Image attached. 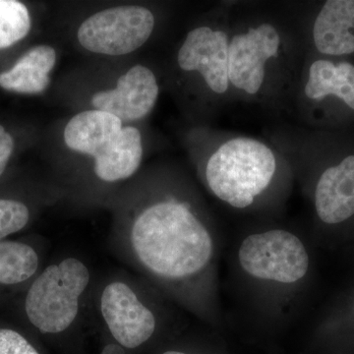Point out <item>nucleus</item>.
Wrapping results in <instances>:
<instances>
[{
	"label": "nucleus",
	"mask_w": 354,
	"mask_h": 354,
	"mask_svg": "<svg viewBox=\"0 0 354 354\" xmlns=\"http://www.w3.org/2000/svg\"><path fill=\"white\" fill-rule=\"evenodd\" d=\"M279 46L278 30L268 23L234 36L228 44L230 83L247 94H257L265 81L266 64L279 55Z\"/></svg>",
	"instance_id": "nucleus-6"
},
{
	"label": "nucleus",
	"mask_w": 354,
	"mask_h": 354,
	"mask_svg": "<svg viewBox=\"0 0 354 354\" xmlns=\"http://www.w3.org/2000/svg\"><path fill=\"white\" fill-rule=\"evenodd\" d=\"M228 38L221 30L203 26L188 32L177 55L184 71H197L216 94L227 92L228 78Z\"/></svg>",
	"instance_id": "nucleus-8"
},
{
	"label": "nucleus",
	"mask_w": 354,
	"mask_h": 354,
	"mask_svg": "<svg viewBox=\"0 0 354 354\" xmlns=\"http://www.w3.org/2000/svg\"><path fill=\"white\" fill-rule=\"evenodd\" d=\"M88 281V268L76 258H67L46 268L26 297L30 322L43 334H58L68 329L78 315L79 299Z\"/></svg>",
	"instance_id": "nucleus-3"
},
{
	"label": "nucleus",
	"mask_w": 354,
	"mask_h": 354,
	"mask_svg": "<svg viewBox=\"0 0 354 354\" xmlns=\"http://www.w3.org/2000/svg\"><path fill=\"white\" fill-rule=\"evenodd\" d=\"M143 158V144L139 130L123 127L111 145L95 158V176L106 183H115L138 171Z\"/></svg>",
	"instance_id": "nucleus-15"
},
{
	"label": "nucleus",
	"mask_w": 354,
	"mask_h": 354,
	"mask_svg": "<svg viewBox=\"0 0 354 354\" xmlns=\"http://www.w3.org/2000/svg\"><path fill=\"white\" fill-rule=\"evenodd\" d=\"M13 150L14 141L12 136L6 131V128L0 125V176L6 171Z\"/></svg>",
	"instance_id": "nucleus-20"
},
{
	"label": "nucleus",
	"mask_w": 354,
	"mask_h": 354,
	"mask_svg": "<svg viewBox=\"0 0 354 354\" xmlns=\"http://www.w3.org/2000/svg\"><path fill=\"white\" fill-rule=\"evenodd\" d=\"M29 218V209L23 203L0 199V241L23 230Z\"/></svg>",
	"instance_id": "nucleus-18"
},
{
	"label": "nucleus",
	"mask_w": 354,
	"mask_h": 354,
	"mask_svg": "<svg viewBox=\"0 0 354 354\" xmlns=\"http://www.w3.org/2000/svg\"><path fill=\"white\" fill-rule=\"evenodd\" d=\"M0 354H39L23 335L8 329H0Z\"/></svg>",
	"instance_id": "nucleus-19"
},
{
	"label": "nucleus",
	"mask_w": 354,
	"mask_h": 354,
	"mask_svg": "<svg viewBox=\"0 0 354 354\" xmlns=\"http://www.w3.org/2000/svg\"><path fill=\"white\" fill-rule=\"evenodd\" d=\"M237 256L247 276L276 285H295L309 270V255L304 242L285 230L248 235L241 242Z\"/></svg>",
	"instance_id": "nucleus-4"
},
{
	"label": "nucleus",
	"mask_w": 354,
	"mask_h": 354,
	"mask_svg": "<svg viewBox=\"0 0 354 354\" xmlns=\"http://www.w3.org/2000/svg\"><path fill=\"white\" fill-rule=\"evenodd\" d=\"M276 171V157L269 147L257 140L234 138L211 156L205 176L221 201L246 209L269 187Z\"/></svg>",
	"instance_id": "nucleus-2"
},
{
	"label": "nucleus",
	"mask_w": 354,
	"mask_h": 354,
	"mask_svg": "<svg viewBox=\"0 0 354 354\" xmlns=\"http://www.w3.org/2000/svg\"><path fill=\"white\" fill-rule=\"evenodd\" d=\"M102 354H125L123 348L118 344H109L102 351Z\"/></svg>",
	"instance_id": "nucleus-21"
},
{
	"label": "nucleus",
	"mask_w": 354,
	"mask_h": 354,
	"mask_svg": "<svg viewBox=\"0 0 354 354\" xmlns=\"http://www.w3.org/2000/svg\"><path fill=\"white\" fill-rule=\"evenodd\" d=\"M130 241L151 276L174 288L196 286L218 317L216 241L187 203L165 200L147 207L135 218Z\"/></svg>",
	"instance_id": "nucleus-1"
},
{
	"label": "nucleus",
	"mask_w": 354,
	"mask_h": 354,
	"mask_svg": "<svg viewBox=\"0 0 354 354\" xmlns=\"http://www.w3.org/2000/svg\"><path fill=\"white\" fill-rule=\"evenodd\" d=\"M158 97L157 78L152 70L135 65L118 79L113 90L93 95L95 109L113 114L121 121L142 120L152 111Z\"/></svg>",
	"instance_id": "nucleus-9"
},
{
	"label": "nucleus",
	"mask_w": 354,
	"mask_h": 354,
	"mask_svg": "<svg viewBox=\"0 0 354 354\" xmlns=\"http://www.w3.org/2000/svg\"><path fill=\"white\" fill-rule=\"evenodd\" d=\"M155 23V16L145 7L116 6L84 21L77 38L91 53L120 57L141 48L150 39Z\"/></svg>",
	"instance_id": "nucleus-5"
},
{
	"label": "nucleus",
	"mask_w": 354,
	"mask_h": 354,
	"mask_svg": "<svg viewBox=\"0 0 354 354\" xmlns=\"http://www.w3.org/2000/svg\"><path fill=\"white\" fill-rule=\"evenodd\" d=\"M164 354H186V353H180V351H167V353H165Z\"/></svg>",
	"instance_id": "nucleus-22"
},
{
	"label": "nucleus",
	"mask_w": 354,
	"mask_h": 354,
	"mask_svg": "<svg viewBox=\"0 0 354 354\" xmlns=\"http://www.w3.org/2000/svg\"><path fill=\"white\" fill-rule=\"evenodd\" d=\"M57 62L55 48L34 46L8 71L0 73V87L20 94H41L50 83V73Z\"/></svg>",
	"instance_id": "nucleus-14"
},
{
	"label": "nucleus",
	"mask_w": 354,
	"mask_h": 354,
	"mask_svg": "<svg viewBox=\"0 0 354 354\" xmlns=\"http://www.w3.org/2000/svg\"><path fill=\"white\" fill-rule=\"evenodd\" d=\"M39 257L31 246L20 242L0 241V283L16 285L34 276Z\"/></svg>",
	"instance_id": "nucleus-16"
},
{
	"label": "nucleus",
	"mask_w": 354,
	"mask_h": 354,
	"mask_svg": "<svg viewBox=\"0 0 354 354\" xmlns=\"http://www.w3.org/2000/svg\"><path fill=\"white\" fill-rule=\"evenodd\" d=\"M31 30L29 10L22 2L0 0V50L26 38Z\"/></svg>",
	"instance_id": "nucleus-17"
},
{
	"label": "nucleus",
	"mask_w": 354,
	"mask_h": 354,
	"mask_svg": "<svg viewBox=\"0 0 354 354\" xmlns=\"http://www.w3.org/2000/svg\"><path fill=\"white\" fill-rule=\"evenodd\" d=\"M305 95L317 102L335 99L354 113V64L330 58L315 60L309 68Z\"/></svg>",
	"instance_id": "nucleus-13"
},
{
	"label": "nucleus",
	"mask_w": 354,
	"mask_h": 354,
	"mask_svg": "<svg viewBox=\"0 0 354 354\" xmlns=\"http://www.w3.org/2000/svg\"><path fill=\"white\" fill-rule=\"evenodd\" d=\"M316 50L329 57L354 55V0H328L313 25Z\"/></svg>",
	"instance_id": "nucleus-11"
},
{
	"label": "nucleus",
	"mask_w": 354,
	"mask_h": 354,
	"mask_svg": "<svg viewBox=\"0 0 354 354\" xmlns=\"http://www.w3.org/2000/svg\"><path fill=\"white\" fill-rule=\"evenodd\" d=\"M122 128V121L113 114L91 109L69 120L64 129V142L70 150L95 158L113 143Z\"/></svg>",
	"instance_id": "nucleus-12"
},
{
	"label": "nucleus",
	"mask_w": 354,
	"mask_h": 354,
	"mask_svg": "<svg viewBox=\"0 0 354 354\" xmlns=\"http://www.w3.org/2000/svg\"><path fill=\"white\" fill-rule=\"evenodd\" d=\"M315 209L327 225H339L354 216V153L328 167L319 177Z\"/></svg>",
	"instance_id": "nucleus-10"
},
{
	"label": "nucleus",
	"mask_w": 354,
	"mask_h": 354,
	"mask_svg": "<svg viewBox=\"0 0 354 354\" xmlns=\"http://www.w3.org/2000/svg\"><path fill=\"white\" fill-rule=\"evenodd\" d=\"M101 311L111 335L124 348H138L155 333V315L127 283L115 281L106 286L101 297Z\"/></svg>",
	"instance_id": "nucleus-7"
}]
</instances>
